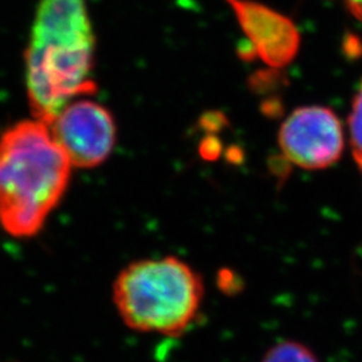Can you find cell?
<instances>
[{"label": "cell", "mask_w": 362, "mask_h": 362, "mask_svg": "<svg viewBox=\"0 0 362 362\" xmlns=\"http://www.w3.org/2000/svg\"><path fill=\"white\" fill-rule=\"evenodd\" d=\"M246 35L252 54L272 67L288 65L297 55L299 33L296 25L255 0H227Z\"/></svg>", "instance_id": "obj_6"}, {"label": "cell", "mask_w": 362, "mask_h": 362, "mask_svg": "<svg viewBox=\"0 0 362 362\" xmlns=\"http://www.w3.org/2000/svg\"><path fill=\"white\" fill-rule=\"evenodd\" d=\"M279 146L286 160L298 168H327L342 155V125L336 113L324 106L298 107L281 128Z\"/></svg>", "instance_id": "obj_5"}, {"label": "cell", "mask_w": 362, "mask_h": 362, "mask_svg": "<svg viewBox=\"0 0 362 362\" xmlns=\"http://www.w3.org/2000/svg\"><path fill=\"white\" fill-rule=\"evenodd\" d=\"M360 168H361V169H362V165H361V167H360Z\"/></svg>", "instance_id": "obj_10"}, {"label": "cell", "mask_w": 362, "mask_h": 362, "mask_svg": "<svg viewBox=\"0 0 362 362\" xmlns=\"http://www.w3.org/2000/svg\"><path fill=\"white\" fill-rule=\"evenodd\" d=\"M52 134L71 165L98 167L110 156L116 143V125L110 112L91 100H74L54 117Z\"/></svg>", "instance_id": "obj_4"}, {"label": "cell", "mask_w": 362, "mask_h": 362, "mask_svg": "<svg viewBox=\"0 0 362 362\" xmlns=\"http://www.w3.org/2000/svg\"><path fill=\"white\" fill-rule=\"evenodd\" d=\"M350 11L362 22V0H344Z\"/></svg>", "instance_id": "obj_9"}, {"label": "cell", "mask_w": 362, "mask_h": 362, "mask_svg": "<svg viewBox=\"0 0 362 362\" xmlns=\"http://www.w3.org/2000/svg\"><path fill=\"white\" fill-rule=\"evenodd\" d=\"M71 163L50 124L30 118L0 134V226L13 238H31L58 207Z\"/></svg>", "instance_id": "obj_2"}, {"label": "cell", "mask_w": 362, "mask_h": 362, "mask_svg": "<svg viewBox=\"0 0 362 362\" xmlns=\"http://www.w3.org/2000/svg\"><path fill=\"white\" fill-rule=\"evenodd\" d=\"M260 362H320L313 350L298 341H281L263 356Z\"/></svg>", "instance_id": "obj_7"}, {"label": "cell", "mask_w": 362, "mask_h": 362, "mask_svg": "<svg viewBox=\"0 0 362 362\" xmlns=\"http://www.w3.org/2000/svg\"><path fill=\"white\" fill-rule=\"evenodd\" d=\"M350 144L353 155L358 165H362V82L357 93L349 116Z\"/></svg>", "instance_id": "obj_8"}, {"label": "cell", "mask_w": 362, "mask_h": 362, "mask_svg": "<svg viewBox=\"0 0 362 362\" xmlns=\"http://www.w3.org/2000/svg\"><path fill=\"white\" fill-rule=\"evenodd\" d=\"M204 284L194 269L175 257L128 264L113 284V303L132 330L177 337L199 320Z\"/></svg>", "instance_id": "obj_3"}, {"label": "cell", "mask_w": 362, "mask_h": 362, "mask_svg": "<svg viewBox=\"0 0 362 362\" xmlns=\"http://www.w3.org/2000/svg\"><path fill=\"white\" fill-rule=\"evenodd\" d=\"M25 65L33 117L49 124L66 105L95 90L94 34L86 0H39Z\"/></svg>", "instance_id": "obj_1"}]
</instances>
